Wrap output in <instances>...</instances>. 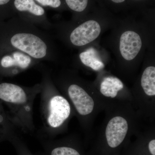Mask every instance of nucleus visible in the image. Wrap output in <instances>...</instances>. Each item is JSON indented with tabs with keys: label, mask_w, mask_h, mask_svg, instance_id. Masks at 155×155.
Instances as JSON below:
<instances>
[{
	"label": "nucleus",
	"mask_w": 155,
	"mask_h": 155,
	"mask_svg": "<svg viewBox=\"0 0 155 155\" xmlns=\"http://www.w3.org/2000/svg\"><path fill=\"white\" fill-rule=\"evenodd\" d=\"M101 32L100 24L95 20H89L79 25L72 31L70 35V41L74 45L82 46L94 41Z\"/></svg>",
	"instance_id": "0eeeda50"
},
{
	"label": "nucleus",
	"mask_w": 155,
	"mask_h": 155,
	"mask_svg": "<svg viewBox=\"0 0 155 155\" xmlns=\"http://www.w3.org/2000/svg\"><path fill=\"white\" fill-rule=\"evenodd\" d=\"M44 6H49L52 8H57L61 5L60 0H35Z\"/></svg>",
	"instance_id": "4468645a"
},
{
	"label": "nucleus",
	"mask_w": 155,
	"mask_h": 155,
	"mask_svg": "<svg viewBox=\"0 0 155 155\" xmlns=\"http://www.w3.org/2000/svg\"><path fill=\"white\" fill-rule=\"evenodd\" d=\"M11 45L20 51L36 59L44 58L47 47L39 37L30 33H20L11 38Z\"/></svg>",
	"instance_id": "423d86ee"
},
{
	"label": "nucleus",
	"mask_w": 155,
	"mask_h": 155,
	"mask_svg": "<svg viewBox=\"0 0 155 155\" xmlns=\"http://www.w3.org/2000/svg\"><path fill=\"white\" fill-rule=\"evenodd\" d=\"M1 65L5 68H9L16 66V63L14 58L11 56H6L2 59Z\"/></svg>",
	"instance_id": "2eb2a0df"
},
{
	"label": "nucleus",
	"mask_w": 155,
	"mask_h": 155,
	"mask_svg": "<svg viewBox=\"0 0 155 155\" xmlns=\"http://www.w3.org/2000/svg\"><path fill=\"white\" fill-rule=\"evenodd\" d=\"M36 94L14 84H0V99L10 106L14 124L25 131H32L34 129L32 106Z\"/></svg>",
	"instance_id": "f03ea898"
},
{
	"label": "nucleus",
	"mask_w": 155,
	"mask_h": 155,
	"mask_svg": "<svg viewBox=\"0 0 155 155\" xmlns=\"http://www.w3.org/2000/svg\"><path fill=\"white\" fill-rule=\"evenodd\" d=\"M10 0H0V5H5L9 2Z\"/></svg>",
	"instance_id": "dca6fc26"
},
{
	"label": "nucleus",
	"mask_w": 155,
	"mask_h": 155,
	"mask_svg": "<svg viewBox=\"0 0 155 155\" xmlns=\"http://www.w3.org/2000/svg\"><path fill=\"white\" fill-rule=\"evenodd\" d=\"M81 61L84 65L95 71H101L105 67L104 64L99 57L97 51L91 48L80 54Z\"/></svg>",
	"instance_id": "1a4fd4ad"
},
{
	"label": "nucleus",
	"mask_w": 155,
	"mask_h": 155,
	"mask_svg": "<svg viewBox=\"0 0 155 155\" xmlns=\"http://www.w3.org/2000/svg\"><path fill=\"white\" fill-rule=\"evenodd\" d=\"M3 120V117H2V116H0V120Z\"/></svg>",
	"instance_id": "a211bd4d"
},
{
	"label": "nucleus",
	"mask_w": 155,
	"mask_h": 155,
	"mask_svg": "<svg viewBox=\"0 0 155 155\" xmlns=\"http://www.w3.org/2000/svg\"><path fill=\"white\" fill-rule=\"evenodd\" d=\"M46 103V122L54 132H62L67 128L69 120L74 115L69 101L59 94L54 93L48 98Z\"/></svg>",
	"instance_id": "20e7f679"
},
{
	"label": "nucleus",
	"mask_w": 155,
	"mask_h": 155,
	"mask_svg": "<svg viewBox=\"0 0 155 155\" xmlns=\"http://www.w3.org/2000/svg\"><path fill=\"white\" fill-rule=\"evenodd\" d=\"M70 9L76 12H82L87 6L88 0H66Z\"/></svg>",
	"instance_id": "ddd939ff"
},
{
	"label": "nucleus",
	"mask_w": 155,
	"mask_h": 155,
	"mask_svg": "<svg viewBox=\"0 0 155 155\" xmlns=\"http://www.w3.org/2000/svg\"><path fill=\"white\" fill-rule=\"evenodd\" d=\"M14 5L18 11H28L35 16H42L44 9L37 5L33 0H15Z\"/></svg>",
	"instance_id": "9d476101"
},
{
	"label": "nucleus",
	"mask_w": 155,
	"mask_h": 155,
	"mask_svg": "<svg viewBox=\"0 0 155 155\" xmlns=\"http://www.w3.org/2000/svg\"><path fill=\"white\" fill-rule=\"evenodd\" d=\"M132 104L142 122L155 124V67L143 70L138 84L130 91Z\"/></svg>",
	"instance_id": "7ed1b4c3"
},
{
	"label": "nucleus",
	"mask_w": 155,
	"mask_h": 155,
	"mask_svg": "<svg viewBox=\"0 0 155 155\" xmlns=\"http://www.w3.org/2000/svg\"><path fill=\"white\" fill-rule=\"evenodd\" d=\"M114 2L116 3H122L124 2L125 0H112Z\"/></svg>",
	"instance_id": "f3484780"
},
{
	"label": "nucleus",
	"mask_w": 155,
	"mask_h": 155,
	"mask_svg": "<svg viewBox=\"0 0 155 155\" xmlns=\"http://www.w3.org/2000/svg\"><path fill=\"white\" fill-rule=\"evenodd\" d=\"M142 45L141 38L138 34L132 31H127L120 37V53L126 61H131L138 54Z\"/></svg>",
	"instance_id": "6e6552de"
},
{
	"label": "nucleus",
	"mask_w": 155,
	"mask_h": 155,
	"mask_svg": "<svg viewBox=\"0 0 155 155\" xmlns=\"http://www.w3.org/2000/svg\"><path fill=\"white\" fill-rule=\"evenodd\" d=\"M100 100L105 106L118 103H132L131 91L125 87L122 81L115 76H106L95 87Z\"/></svg>",
	"instance_id": "39448f33"
},
{
	"label": "nucleus",
	"mask_w": 155,
	"mask_h": 155,
	"mask_svg": "<svg viewBox=\"0 0 155 155\" xmlns=\"http://www.w3.org/2000/svg\"><path fill=\"white\" fill-rule=\"evenodd\" d=\"M64 93L63 96L72 106L83 132L87 136L90 135L93 132L97 116L105 110L95 89L88 85L72 83L65 88Z\"/></svg>",
	"instance_id": "f257e3e1"
},
{
	"label": "nucleus",
	"mask_w": 155,
	"mask_h": 155,
	"mask_svg": "<svg viewBox=\"0 0 155 155\" xmlns=\"http://www.w3.org/2000/svg\"><path fill=\"white\" fill-rule=\"evenodd\" d=\"M51 155H81L77 150L68 146H60L54 148Z\"/></svg>",
	"instance_id": "f8f14e48"
},
{
	"label": "nucleus",
	"mask_w": 155,
	"mask_h": 155,
	"mask_svg": "<svg viewBox=\"0 0 155 155\" xmlns=\"http://www.w3.org/2000/svg\"><path fill=\"white\" fill-rule=\"evenodd\" d=\"M13 58L15 60L16 67L22 69H25L29 66L31 59L28 56L19 52L14 53Z\"/></svg>",
	"instance_id": "9b49d317"
}]
</instances>
